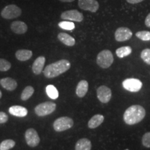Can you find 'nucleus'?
<instances>
[{"label": "nucleus", "instance_id": "1", "mask_svg": "<svg viewBox=\"0 0 150 150\" xmlns=\"http://www.w3.org/2000/svg\"><path fill=\"white\" fill-rule=\"evenodd\" d=\"M146 115L145 108L140 105H133L125 110L123 115L125 122L128 125H134L139 123Z\"/></svg>", "mask_w": 150, "mask_h": 150}, {"label": "nucleus", "instance_id": "2", "mask_svg": "<svg viewBox=\"0 0 150 150\" xmlns=\"http://www.w3.org/2000/svg\"><path fill=\"white\" fill-rule=\"evenodd\" d=\"M71 67V63L66 59H61L51 63L44 69L45 76L49 79L57 77L65 72H67Z\"/></svg>", "mask_w": 150, "mask_h": 150}, {"label": "nucleus", "instance_id": "3", "mask_svg": "<svg viewBox=\"0 0 150 150\" xmlns=\"http://www.w3.org/2000/svg\"><path fill=\"white\" fill-rule=\"evenodd\" d=\"M114 61L112 52L108 50H102L97 56V63L102 68H108Z\"/></svg>", "mask_w": 150, "mask_h": 150}, {"label": "nucleus", "instance_id": "4", "mask_svg": "<svg viewBox=\"0 0 150 150\" xmlns=\"http://www.w3.org/2000/svg\"><path fill=\"white\" fill-rule=\"evenodd\" d=\"M56 104L53 102H45L41 103L35 106V112L37 115L43 117L50 115L55 111Z\"/></svg>", "mask_w": 150, "mask_h": 150}, {"label": "nucleus", "instance_id": "5", "mask_svg": "<svg viewBox=\"0 0 150 150\" xmlns=\"http://www.w3.org/2000/svg\"><path fill=\"white\" fill-rule=\"evenodd\" d=\"M22 15V9L15 4L6 6L1 12V16L6 20L18 18Z\"/></svg>", "mask_w": 150, "mask_h": 150}, {"label": "nucleus", "instance_id": "6", "mask_svg": "<svg viewBox=\"0 0 150 150\" xmlns=\"http://www.w3.org/2000/svg\"><path fill=\"white\" fill-rule=\"evenodd\" d=\"M74 125V121L69 117H61L57 118L53 124L54 130L57 132L66 131L72 128Z\"/></svg>", "mask_w": 150, "mask_h": 150}, {"label": "nucleus", "instance_id": "7", "mask_svg": "<svg viewBox=\"0 0 150 150\" xmlns=\"http://www.w3.org/2000/svg\"><path fill=\"white\" fill-rule=\"evenodd\" d=\"M122 86L127 91L131 93H137L142 88V83L138 79L129 78L123 81Z\"/></svg>", "mask_w": 150, "mask_h": 150}, {"label": "nucleus", "instance_id": "8", "mask_svg": "<svg viewBox=\"0 0 150 150\" xmlns=\"http://www.w3.org/2000/svg\"><path fill=\"white\" fill-rule=\"evenodd\" d=\"M24 136H25L26 142H27V144L29 147H35L40 143V137H39L38 134V132L34 129H28L26 131Z\"/></svg>", "mask_w": 150, "mask_h": 150}, {"label": "nucleus", "instance_id": "9", "mask_svg": "<svg viewBox=\"0 0 150 150\" xmlns=\"http://www.w3.org/2000/svg\"><path fill=\"white\" fill-rule=\"evenodd\" d=\"M61 18L64 20L81 22L83 20V15L77 10H68L64 11L61 15Z\"/></svg>", "mask_w": 150, "mask_h": 150}, {"label": "nucleus", "instance_id": "10", "mask_svg": "<svg viewBox=\"0 0 150 150\" xmlns=\"http://www.w3.org/2000/svg\"><path fill=\"white\" fill-rule=\"evenodd\" d=\"M78 6L82 10L92 13H96L99 8L97 0H79Z\"/></svg>", "mask_w": 150, "mask_h": 150}, {"label": "nucleus", "instance_id": "11", "mask_svg": "<svg viewBox=\"0 0 150 150\" xmlns=\"http://www.w3.org/2000/svg\"><path fill=\"white\" fill-rule=\"evenodd\" d=\"M97 97L101 102L106 104L110 102V99H111V90L106 86H99L97 89Z\"/></svg>", "mask_w": 150, "mask_h": 150}, {"label": "nucleus", "instance_id": "12", "mask_svg": "<svg viewBox=\"0 0 150 150\" xmlns=\"http://www.w3.org/2000/svg\"><path fill=\"white\" fill-rule=\"evenodd\" d=\"M132 31L127 27H119L115 32V38L118 42L128 40L132 37Z\"/></svg>", "mask_w": 150, "mask_h": 150}, {"label": "nucleus", "instance_id": "13", "mask_svg": "<svg viewBox=\"0 0 150 150\" xmlns=\"http://www.w3.org/2000/svg\"><path fill=\"white\" fill-rule=\"evenodd\" d=\"M11 29L16 34H24L27 31L28 27L25 22L22 21H14L11 24Z\"/></svg>", "mask_w": 150, "mask_h": 150}, {"label": "nucleus", "instance_id": "14", "mask_svg": "<svg viewBox=\"0 0 150 150\" xmlns=\"http://www.w3.org/2000/svg\"><path fill=\"white\" fill-rule=\"evenodd\" d=\"M0 85L7 91H13L16 89L17 86H18V83L13 78L6 77L1 79L0 80Z\"/></svg>", "mask_w": 150, "mask_h": 150}, {"label": "nucleus", "instance_id": "15", "mask_svg": "<svg viewBox=\"0 0 150 150\" xmlns=\"http://www.w3.org/2000/svg\"><path fill=\"white\" fill-rule=\"evenodd\" d=\"M45 63V58L41 56L38 57L33 62L32 65L33 72L35 74H40L43 70Z\"/></svg>", "mask_w": 150, "mask_h": 150}, {"label": "nucleus", "instance_id": "16", "mask_svg": "<svg viewBox=\"0 0 150 150\" xmlns=\"http://www.w3.org/2000/svg\"><path fill=\"white\" fill-rule=\"evenodd\" d=\"M88 91V83L87 81L81 80L79 82L76 88V95L80 98L85 97Z\"/></svg>", "mask_w": 150, "mask_h": 150}, {"label": "nucleus", "instance_id": "17", "mask_svg": "<svg viewBox=\"0 0 150 150\" xmlns=\"http://www.w3.org/2000/svg\"><path fill=\"white\" fill-rule=\"evenodd\" d=\"M9 112L11 115L16 117H25L27 115L28 110L25 107L21 106H12L9 108Z\"/></svg>", "mask_w": 150, "mask_h": 150}, {"label": "nucleus", "instance_id": "18", "mask_svg": "<svg viewBox=\"0 0 150 150\" xmlns=\"http://www.w3.org/2000/svg\"><path fill=\"white\" fill-rule=\"evenodd\" d=\"M58 39L66 46L72 47L75 45V39L69 34L65 33H60L58 34Z\"/></svg>", "mask_w": 150, "mask_h": 150}, {"label": "nucleus", "instance_id": "19", "mask_svg": "<svg viewBox=\"0 0 150 150\" xmlns=\"http://www.w3.org/2000/svg\"><path fill=\"white\" fill-rule=\"evenodd\" d=\"M104 120V116L100 115V114H97V115H95L91 118V120L88 121V126L91 129H95L98 127L101 124H102Z\"/></svg>", "mask_w": 150, "mask_h": 150}, {"label": "nucleus", "instance_id": "20", "mask_svg": "<svg viewBox=\"0 0 150 150\" xmlns=\"http://www.w3.org/2000/svg\"><path fill=\"white\" fill-rule=\"evenodd\" d=\"M33 52L29 50H19L16 52V59L20 61H28L32 57Z\"/></svg>", "mask_w": 150, "mask_h": 150}, {"label": "nucleus", "instance_id": "21", "mask_svg": "<svg viewBox=\"0 0 150 150\" xmlns=\"http://www.w3.org/2000/svg\"><path fill=\"white\" fill-rule=\"evenodd\" d=\"M92 143L88 138H81L76 142L75 150H91Z\"/></svg>", "mask_w": 150, "mask_h": 150}, {"label": "nucleus", "instance_id": "22", "mask_svg": "<svg viewBox=\"0 0 150 150\" xmlns=\"http://www.w3.org/2000/svg\"><path fill=\"white\" fill-rule=\"evenodd\" d=\"M131 52H132V49L129 46L122 47L117 49L115 51L116 55H117V57L120 58V59H122L124 57H126V56H129V54H131Z\"/></svg>", "mask_w": 150, "mask_h": 150}, {"label": "nucleus", "instance_id": "23", "mask_svg": "<svg viewBox=\"0 0 150 150\" xmlns=\"http://www.w3.org/2000/svg\"><path fill=\"white\" fill-rule=\"evenodd\" d=\"M46 93L50 98L52 99H56L59 97V91L53 85H48L46 87Z\"/></svg>", "mask_w": 150, "mask_h": 150}, {"label": "nucleus", "instance_id": "24", "mask_svg": "<svg viewBox=\"0 0 150 150\" xmlns=\"http://www.w3.org/2000/svg\"><path fill=\"white\" fill-rule=\"evenodd\" d=\"M34 93V88L32 86H27L23 90L22 93L21 94V99L22 101H27L29 99L30 97L33 95V94Z\"/></svg>", "mask_w": 150, "mask_h": 150}, {"label": "nucleus", "instance_id": "25", "mask_svg": "<svg viewBox=\"0 0 150 150\" xmlns=\"http://www.w3.org/2000/svg\"><path fill=\"white\" fill-rule=\"evenodd\" d=\"M16 142L13 140L7 139L3 140L0 144V150H9L14 147Z\"/></svg>", "mask_w": 150, "mask_h": 150}, {"label": "nucleus", "instance_id": "26", "mask_svg": "<svg viewBox=\"0 0 150 150\" xmlns=\"http://www.w3.org/2000/svg\"><path fill=\"white\" fill-rule=\"evenodd\" d=\"M136 36L143 41L150 40V31H140L136 33Z\"/></svg>", "mask_w": 150, "mask_h": 150}, {"label": "nucleus", "instance_id": "27", "mask_svg": "<svg viewBox=\"0 0 150 150\" xmlns=\"http://www.w3.org/2000/svg\"><path fill=\"white\" fill-rule=\"evenodd\" d=\"M11 67V63L4 59H0V71L1 72H6Z\"/></svg>", "mask_w": 150, "mask_h": 150}, {"label": "nucleus", "instance_id": "28", "mask_svg": "<svg viewBox=\"0 0 150 150\" xmlns=\"http://www.w3.org/2000/svg\"><path fill=\"white\" fill-rule=\"evenodd\" d=\"M59 26L61 29L65 30H68V31H71L73 30L75 28L74 24L72 22L70 21H63L59 23Z\"/></svg>", "mask_w": 150, "mask_h": 150}, {"label": "nucleus", "instance_id": "29", "mask_svg": "<svg viewBox=\"0 0 150 150\" xmlns=\"http://www.w3.org/2000/svg\"><path fill=\"white\" fill-rule=\"evenodd\" d=\"M140 58L145 63L150 65V49H145L142 50L140 54Z\"/></svg>", "mask_w": 150, "mask_h": 150}, {"label": "nucleus", "instance_id": "30", "mask_svg": "<svg viewBox=\"0 0 150 150\" xmlns=\"http://www.w3.org/2000/svg\"><path fill=\"white\" fill-rule=\"evenodd\" d=\"M142 144L145 147L150 148V132H147L142 136Z\"/></svg>", "mask_w": 150, "mask_h": 150}, {"label": "nucleus", "instance_id": "31", "mask_svg": "<svg viewBox=\"0 0 150 150\" xmlns=\"http://www.w3.org/2000/svg\"><path fill=\"white\" fill-rule=\"evenodd\" d=\"M8 120V116L4 112H0V124L6 122Z\"/></svg>", "mask_w": 150, "mask_h": 150}, {"label": "nucleus", "instance_id": "32", "mask_svg": "<svg viewBox=\"0 0 150 150\" xmlns=\"http://www.w3.org/2000/svg\"><path fill=\"white\" fill-rule=\"evenodd\" d=\"M145 24L146 27L148 28H150V13H149L146 17L145 20Z\"/></svg>", "mask_w": 150, "mask_h": 150}, {"label": "nucleus", "instance_id": "33", "mask_svg": "<svg viewBox=\"0 0 150 150\" xmlns=\"http://www.w3.org/2000/svg\"><path fill=\"white\" fill-rule=\"evenodd\" d=\"M126 1L129 4H136L142 2L144 0H126Z\"/></svg>", "mask_w": 150, "mask_h": 150}, {"label": "nucleus", "instance_id": "34", "mask_svg": "<svg viewBox=\"0 0 150 150\" xmlns=\"http://www.w3.org/2000/svg\"><path fill=\"white\" fill-rule=\"evenodd\" d=\"M61 2H72L74 0H59Z\"/></svg>", "mask_w": 150, "mask_h": 150}, {"label": "nucleus", "instance_id": "35", "mask_svg": "<svg viewBox=\"0 0 150 150\" xmlns=\"http://www.w3.org/2000/svg\"><path fill=\"white\" fill-rule=\"evenodd\" d=\"M1 96H2V93H1V91H0V99L1 98Z\"/></svg>", "mask_w": 150, "mask_h": 150}, {"label": "nucleus", "instance_id": "36", "mask_svg": "<svg viewBox=\"0 0 150 150\" xmlns=\"http://www.w3.org/2000/svg\"><path fill=\"white\" fill-rule=\"evenodd\" d=\"M125 150H129V149H125Z\"/></svg>", "mask_w": 150, "mask_h": 150}]
</instances>
